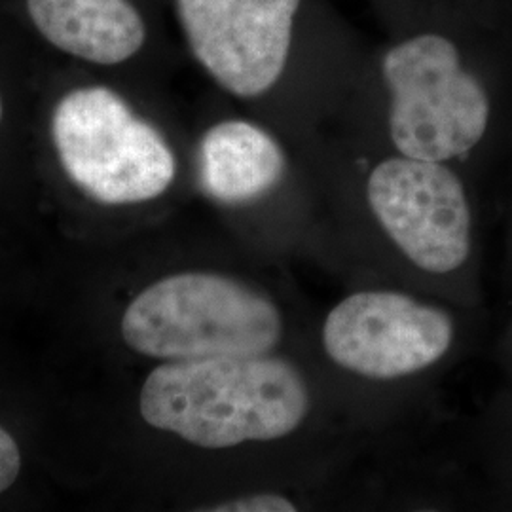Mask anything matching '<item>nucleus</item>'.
<instances>
[{"label":"nucleus","mask_w":512,"mask_h":512,"mask_svg":"<svg viewBox=\"0 0 512 512\" xmlns=\"http://www.w3.org/2000/svg\"><path fill=\"white\" fill-rule=\"evenodd\" d=\"M287 173V154L266 129L226 120L207 129L200 143L203 190L220 203L239 205L272 192Z\"/></svg>","instance_id":"obj_9"},{"label":"nucleus","mask_w":512,"mask_h":512,"mask_svg":"<svg viewBox=\"0 0 512 512\" xmlns=\"http://www.w3.org/2000/svg\"><path fill=\"white\" fill-rule=\"evenodd\" d=\"M306 0H175L186 46L224 92L258 99L287 74Z\"/></svg>","instance_id":"obj_5"},{"label":"nucleus","mask_w":512,"mask_h":512,"mask_svg":"<svg viewBox=\"0 0 512 512\" xmlns=\"http://www.w3.org/2000/svg\"><path fill=\"white\" fill-rule=\"evenodd\" d=\"M454 342L440 308L395 291H361L330 310L323 346L330 359L370 380H397L435 365Z\"/></svg>","instance_id":"obj_7"},{"label":"nucleus","mask_w":512,"mask_h":512,"mask_svg":"<svg viewBox=\"0 0 512 512\" xmlns=\"http://www.w3.org/2000/svg\"><path fill=\"white\" fill-rule=\"evenodd\" d=\"M378 63L397 154L446 164L482 141L490 99L456 40L433 29L406 33L385 46Z\"/></svg>","instance_id":"obj_3"},{"label":"nucleus","mask_w":512,"mask_h":512,"mask_svg":"<svg viewBox=\"0 0 512 512\" xmlns=\"http://www.w3.org/2000/svg\"><path fill=\"white\" fill-rule=\"evenodd\" d=\"M209 511L215 512H294L293 501L285 495L279 494H253L238 497L226 503H220L217 507H211Z\"/></svg>","instance_id":"obj_10"},{"label":"nucleus","mask_w":512,"mask_h":512,"mask_svg":"<svg viewBox=\"0 0 512 512\" xmlns=\"http://www.w3.org/2000/svg\"><path fill=\"white\" fill-rule=\"evenodd\" d=\"M25 8L40 37L86 63L120 65L147 44V21L131 0H25Z\"/></svg>","instance_id":"obj_8"},{"label":"nucleus","mask_w":512,"mask_h":512,"mask_svg":"<svg viewBox=\"0 0 512 512\" xmlns=\"http://www.w3.org/2000/svg\"><path fill=\"white\" fill-rule=\"evenodd\" d=\"M52 139L69 179L95 202L154 200L177 173L164 135L105 86L67 93L52 116Z\"/></svg>","instance_id":"obj_4"},{"label":"nucleus","mask_w":512,"mask_h":512,"mask_svg":"<svg viewBox=\"0 0 512 512\" xmlns=\"http://www.w3.org/2000/svg\"><path fill=\"white\" fill-rule=\"evenodd\" d=\"M154 429L209 448L289 437L310 412L296 366L264 355L165 363L148 374L139 399Z\"/></svg>","instance_id":"obj_1"},{"label":"nucleus","mask_w":512,"mask_h":512,"mask_svg":"<svg viewBox=\"0 0 512 512\" xmlns=\"http://www.w3.org/2000/svg\"><path fill=\"white\" fill-rule=\"evenodd\" d=\"M21 454L18 444L0 427V494L8 490L19 475Z\"/></svg>","instance_id":"obj_11"},{"label":"nucleus","mask_w":512,"mask_h":512,"mask_svg":"<svg viewBox=\"0 0 512 512\" xmlns=\"http://www.w3.org/2000/svg\"><path fill=\"white\" fill-rule=\"evenodd\" d=\"M120 330L133 351L181 363L270 353L283 336V317L266 294L238 279L186 272L139 294Z\"/></svg>","instance_id":"obj_2"},{"label":"nucleus","mask_w":512,"mask_h":512,"mask_svg":"<svg viewBox=\"0 0 512 512\" xmlns=\"http://www.w3.org/2000/svg\"><path fill=\"white\" fill-rule=\"evenodd\" d=\"M0 120H2V99H0Z\"/></svg>","instance_id":"obj_12"},{"label":"nucleus","mask_w":512,"mask_h":512,"mask_svg":"<svg viewBox=\"0 0 512 512\" xmlns=\"http://www.w3.org/2000/svg\"><path fill=\"white\" fill-rule=\"evenodd\" d=\"M366 198L385 234L423 272L450 274L467 260L469 200L444 162L385 158L366 179Z\"/></svg>","instance_id":"obj_6"}]
</instances>
